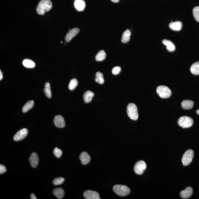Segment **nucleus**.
<instances>
[{
  "label": "nucleus",
  "instance_id": "obj_4",
  "mask_svg": "<svg viewBox=\"0 0 199 199\" xmlns=\"http://www.w3.org/2000/svg\"><path fill=\"white\" fill-rule=\"evenodd\" d=\"M156 92L159 96L163 99H166L170 97L172 95L171 90L167 87L160 86L158 87Z\"/></svg>",
  "mask_w": 199,
  "mask_h": 199
},
{
  "label": "nucleus",
  "instance_id": "obj_27",
  "mask_svg": "<svg viewBox=\"0 0 199 199\" xmlns=\"http://www.w3.org/2000/svg\"><path fill=\"white\" fill-rule=\"evenodd\" d=\"M23 64L25 67L28 68H34L35 66V64L34 62L31 60L28 59L24 60L23 61Z\"/></svg>",
  "mask_w": 199,
  "mask_h": 199
},
{
  "label": "nucleus",
  "instance_id": "obj_31",
  "mask_svg": "<svg viewBox=\"0 0 199 199\" xmlns=\"http://www.w3.org/2000/svg\"><path fill=\"white\" fill-rule=\"evenodd\" d=\"M53 154L55 157L58 158H59L61 157L62 155V151L59 148H55L53 150Z\"/></svg>",
  "mask_w": 199,
  "mask_h": 199
},
{
  "label": "nucleus",
  "instance_id": "obj_16",
  "mask_svg": "<svg viewBox=\"0 0 199 199\" xmlns=\"http://www.w3.org/2000/svg\"><path fill=\"white\" fill-rule=\"evenodd\" d=\"M183 24L182 22L180 21L172 22L169 25L170 29L175 31H179L182 28Z\"/></svg>",
  "mask_w": 199,
  "mask_h": 199
},
{
  "label": "nucleus",
  "instance_id": "obj_22",
  "mask_svg": "<svg viewBox=\"0 0 199 199\" xmlns=\"http://www.w3.org/2000/svg\"><path fill=\"white\" fill-rule=\"evenodd\" d=\"M190 71L194 75H199V62L194 63L190 68Z\"/></svg>",
  "mask_w": 199,
  "mask_h": 199
},
{
  "label": "nucleus",
  "instance_id": "obj_11",
  "mask_svg": "<svg viewBox=\"0 0 199 199\" xmlns=\"http://www.w3.org/2000/svg\"><path fill=\"white\" fill-rule=\"evenodd\" d=\"M79 31V29L77 28H74L71 30L66 35L65 37V42H70L72 39L78 34Z\"/></svg>",
  "mask_w": 199,
  "mask_h": 199
},
{
  "label": "nucleus",
  "instance_id": "obj_32",
  "mask_svg": "<svg viewBox=\"0 0 199 199\" xmlns=\"http://www.w3.org/2000/svg\"><path fill=\"white\" fill-rule=\"evenodd\" d=\"M121 68L119 66H116L113 68L112 70V74L114 75H118L120 72Z\"/></svg>",
  "mask_w": 199,
  "mask_h": 199
},
{
  "label": "nucleus",
  "instance_id": "obj_38",
  "mask_svg": "<svg viewBox=\"0 0 199 199\" xmlns=\"http://www.w3.org/2000/svg\"><path fill=\"white\" fill-rule=\"evenodd\" d=\"M61 43H62V42H61Z\"/></svg>",
  "mask_w": 199,
  "mask_h": 199
},
{
  "label": "nucleus",
  "instance_id": "obj_35",
  "mask_svg": "<svg viewBox=\"0 0 199 199\" xmlns=\"http://www.w3.org/2000/svg\"><path fill=\"white\" fill-rule=\"evenodd\" d=\"M3 78V75L2 73L1 72V70L0 71V80H1Z\"/></svg>",
  "mask_w": 199,
  "mask_h": 199
},
{
  "label": "nucleus",
  "instance_id": "obj_1",
  "mask_svg": "<svg viewBox=\"0 0 199 199\" xmlns=\"http://www.w3.org/2000/svg\"><path fill=\"white\" fill-rule=\"evenodd\" d=\"M53 4L50 0H41L39 3L36 11L39 15H43L52 8Z\"/></svg>",
  "mask_w": 199,
  "mask_h": 199
},
{
  "label": "nucleus",
  "instance_id": "obj_26",
  "mask_svg": "<svg viewBox=\"0 0 199 199\" xmlns=\"http://www.w3.org/2000/svg\"><path fill=\"white\" fill-rule=\"evenodd\" d=\"M95 80L96 82L100 84H103L105 83V80H104L103 74L100 72L96 73Z\"/></svg>",
  "mask_w": 199,
  "mask_h": 199
},
{
  "label": "nucleus",
  "instance_id": "obj_18",
  "mask_svg": "<svg viewBox=\"0 0 199 199\" xmlns=\"http://www.w3.org/2000/svg\"><path fill=\"white\" fill-rule=\"evenodd\" d=\"M194 102L193 101L185 100L181 102V106L183 109L185 110L191 109L193 107Z\"/></svg>",
  "mask_w": 199,
  "mask_h": 199
},
{
  "label": "nucleus",
  "instance_id": "obj_15",
  "mask_svg": "<svg viewBox=\"0 0 199 199\" xmlns=\"http://www.w3.org/2000/svg\"><path fill=\"white\" fill-rule=\"evenodd\" d=\"M74 4L75 8L79 12L84 10L86 6L85 1L83 0H75Z\"/></svg>",
  "mask_w": 199,
  "mask_h": 199
},
{
  "label": "nucleus",
  "instance_id": "obj_8",
  "mask_svg": "<svg viewBox=\"0 0 199 199\" xmlns=\"http://www.w3.org/2000/svg\"><path fill=\"white\" fill-rule=\"evenodd\" d=\"M28 134V130L27 129L23 128L20 129L14 136V140L15 141H19L23 140L27 136Z\"/></svg>",
  "mask_w": 199,
  "mask_h": 199
},
{
  "label": "nucleus",
  "instance_id": "obj_30",
  "mask_svg": "<svg viewBox=\"0 0 199 199\" xmlns=\"http://www.w3.org/2000/svg\"><path fill=\"white\" fill-rule=\"evenodd\" d=\"M65 178L63 177H58L55 178L53 181V184L55 186L60 185L65 181Z\"/></svg>",
  "mask_w": 199,
  "mask_h": 199
},
{
  "label": "nucleus",
  "instance_id": "obj_5",
  "mask_svg": "<svg viewBox=\"0 0 199 199\" xmlns=\"http://www.w3.org/2000/svg\"><path fill=\"white\" fill-rule=\"evenodd\" d=\"M178 124L183 128H189L192 127L193 125V120L190 117L183 116L178 120Z\"/></svg>",
  "mask_w": 199,
  "mask_h": 199
},
{
  "label": "nucleus",
  "instance_id": "obj_7",
  "mask_svg": "<svg viewBox=\"0 0 199 199\" xmlns=\"http://www.w3.org/2000/svg\"><path fill=\"white\" fill-rule=\"evenodd\" d=\"M146 163L143 160H140L137 162L134 166V170L137 174L141 175L146 169Z\"/></svg>",
  "mask_w": 199,
  "mask_h": 199
},
{
  "label": "nucleus",
  "instance_id": "obj_9",
  "mask_svg": "<svg viewBox=\"0 0 199 199\" xmlns=\"http://www.w3.org/2000/svg\"><path fill=\"white\" fill-rule=\"evenodd\" d=\"M84 197L86 199H100L99 194L97 192L91 190L85 191L83 193Z\"/></svg>",
  "mask_w": 199,
  "mask_h": 199
},
{
  "label": "nucleus",
  "instance_id": "obj_28",
  "mask_svg": "<svg viewBox=\"0 0 199 199\" xmlns=\"http://www.w3.org/2000/svg\"><path fill=\"white\" fill-rule=\"evenodd\" d=\"M78 84V82L76 79L74 78L71 80L68 86L69 89L71 91H74Z\"/></svg>",
  "mask_w": 199,
  "mask_h": 199
},
{
  "label": "nucleus",
  "instance_id": "obj_23",
  "mask_svg": "<svg viewBox=\"0 0 199 199\" xmlns=\"http://www.w3.org/2000/svg\"><path fill=\"white\" fill-rule=\"evenodd\" d=\"M34 101L30 100L24 106L23 109H22V111L23 113H26L27 112L31 110L34 107Z\"/></svg>",
  "mask_w": 199,
  "mask_h": 199
},
{
  "label": "nucleus",
  "instance_id": "obj_20",
  "mask_svg": "<svg viewBox=\"0 0 199 199\" xmlns=\"http://www.w3.org/2000/svg\"><path fill=\"white\" fill-rule=\"evenodd\" d=\"M94 96V93L90 91H87L83 95L84 100L85 103H88L92 100Z\"/></svg>",
  "mask_w": 199,
  "mask_h": 199
},
{
  "label": "nucleus",
  "instance_id": "obj_2",
  "mask_svg": "<svg viewBox=\"0 0 199 199\" xmlns=\"http://www.w3.org/2000/svg\"><path fill=\"white\" fill-rule=\"evenodd\" d=\"M114 192L118 196L125 197L130 193L131 190L127 186L121 185H116L113 187Z\"/></svg>",
  "mask_w": 199,
  "mask_h": 199
},
{
  "label": "nucleus",
  "instance_id": "obj_33",
  "mask_svg": "<svg viewBox=\"0 0 199 199\" xmlns=\"http://www.w3.org/2000/svg\"><path fill=\"white\" fill-rule=\"evenodd\" d=\"M6 171H7V169H6L5 166L1 164L0 165V174H3L5 173Z\"/></svg>",
  "mask_w": 199,
  "mask_h": 199
},
{
  "label": "nucleus",
  "instance_id": "obj_21",
  "mask_svg": "<svg viewBox=\"0 0 199 199\" xmlns=\"http://www.w3.org/2000/svg\"><path fill=\"white\" fill-rule=\"evenodd\" d=\"M131 32L129 30H127L123 33L121 38V42L123 43H127L130 40Z\"/></svg>",
  "mask_w": 199,
  "mask_h": 199
},
{
  "label": "nucleus",
  "instance_id": "obj_13",
  "mask_svg": "<svg viewBox=\"0 0 199 199\" xmlns=\"http://www.w3.org/2000/svg\"><path fill=\"white\" fill-rule=\"evenodd\" d=\"M193 193V189L190 187L186 188L184 190L181 191L180 194V196L183 199H187L192 196Z\"/></svg>",
  "mask_w": 199,
  "mask_h": 199
},
{
  "label": "nucleus",
  "instance_id": "obj_29",
  "mask_svg": "<svg viewBox=\"0 0 199 199\" xmlns=\"http://www.w3.org/2000/svg\"><path fill=\"white\" fill-rule=\"evenodd\" d=\"M193 14L195 20L199 22V6H196L194 8Z\"/></svg>",
  "mask_w": 199,
  "mask_h": 199
},
{
  "label": "nucleus",
  "instance_id": "obj_24",
  "mask_svg": "<svg viewBox=\"0 0 199 199\" xmlns=\"http://www.w3.org/2000/svg\"><path fill=\"white\" fill-rule=\"evenodd\" d=\"M44 94L48 98H51L52 97V93L50 88V83L47 82L45 84V88L44 89Z\"/></svg>",
  "mask_w": 199,
  "mask_h": 199
},
{
  "label": "nucleus",
  "instance_id": "obj_19",
  "mask_svg": "<svg viewBox=\"0 0 199 199\" xmlns=\"http://www.w3.org/2000/svg\"><path fill=\"white\" fill-rule=\"evenodd\" d=\"M53 194L57 198L61 199L64 198L65 195V192L62 188H56L53 189Z\"/></svg>",
  "mask_w": 199,
  "mask_h": 199
},
{
  "label": "nucleus",
  "instance_id": "obj_10",
  "mask_svg": "<svg viewBox=\"0 0 199 199\" xmlns=\"http://www.w3.org/2000/svg\"><path fill=\"white\" fill-rule=\"evenodd\" d=\"M53 122L55 126L58 128H63L65 126V121L64 118L61 115H58L55 117Z\"/></svg>",
  "mask_w": 199,
  "mask_h": 199
},
{
  "label": "nucleus",
  "instance_id": "obj_17",
  "mask_svg": "<svg viewBox=\"0 0 199 199\" xmlns=\"http://www.w3.org/2000/svg\"><path fill=\"white\" fill-rule=\"evenodd\" d=\"M163 43L166 46V48L169 51L173 52L175 50L176 47L174 44L171 41L164 39L162 41Z\"/></svg>",
  "mask_w": 199,
  "mask_h": 199
},
{
  "label": "nucleus",
  "instance_id": "obj_36",
  "mask_svg": "<svg viewBox=\"0 0 199 199\" xmlns=\"http://www.w3.org/2000/svg\"><path fill=\"white\" fill-rule=\"evenodd\" d=\"M112 2L117 3L119 2L120 0H111Z\"/></svg>",
  "mask_w": 199,
  "mask_h": 199
},
{
  "label": "nucleus",
  "instance_id": "obj_14",
  "mask_svg": "<svg viewBox=\"0 0 199 199\" xmlns=\"http://www.w3.org/2000/svg\"><path fill=\"white\" fill-rule=\"evenodd\" d=\"M79 159L83 165H87L91 160V156L86 151H83L80 154Z\"/></svg>",
  "mask_w": 199,
  "mask_h": 199
},
{
  "label": "nucleus",
  "instance_id": "obj_37",
  "mask_svg": "<svg viewBox=\"0 0 199 199\" xmlns=\"http://www.w3.org/2000/svg\"><path fill=\"white\" fill-rule=\"evenodd\" d=\"M196 113L197 114L199 115V109L197 110Z\"/></svg>",
  "mask_w": 199,
  "mask_h": 199
},
{
  "label": "nucleus",
  "instance_id": "obj_34",
  "mask_svg": "<svg viewBox=\"0 0 199 199\" xmlns=\"http://www.w3.org/2000/svg\"><path fill=\"white\" fill-rule=\"evenodd\" d=\"M30 199H37V198H36L35 195V194L33 193L31 194L30 195Z\"/></svg>",
  "mask_w": 199,
  "mask_h": 199
},
{
  "label": "nucleus",
  "instance_id": "obj_25",
  "mask_svg": "<svg viewBox=\"0 0 199 199\" xmlns=\"http://www.w3.org/2000/svg\"><path fill=\"white\" fill-rule=\"evenodd\" d=\"M106 56V53L103 50H100L96 56V60L97 61H102L105 59Z\"/></svg>",
  "mask_w": 199,
  "mask_h": 199
},
{
  "label": "nucleus",
  "instance_id": "obj_6",
  "mask_svg": "<svg viewBox=\"0 0 199 199\" xmlns=\"http://www.w3.org/2000/svg\"><path fill=\"white\" fill-rule=\"evenodd\" d=\"M194 156V152L193 150H188L185 152L183 156L182 162L183 165L187 166L189 165L192 162Z\"/></svg>",
  "mask_w": 199,
  "mask_h": 199
},
{
  "label": "nucleus",
  "instance_id": "obj_12",
  "mask_svg": "<svg viewBox=\"0 0 199 199\" xmlns=\"http://www.w3.org/2000/svg\"><path fill=\"white\" fill-rule=\"evenodd\" d=\"M39 157L36 152H33L29 158L30 164L33 168H36L39 163Z\"/></svg>",
  "mask_w": 199,
  "mask_h": 199
},
{
  "label": "nucleus",
  "instance_id": "obj_3",
  "mask_svg": "<svg viewBox=\"0 0 199 199\" xmlns=\"http://www.w3.org/2000/svg\"><path fill=\"white\" fill-rule=\"evenodd\" d=\"M127 113L128 116L133 120L136 121L138 118V108L135 104H128L127 107Z\"/></svg>",
  "mask_w": 199,
  "mask_h": 199
}]
</instances>
